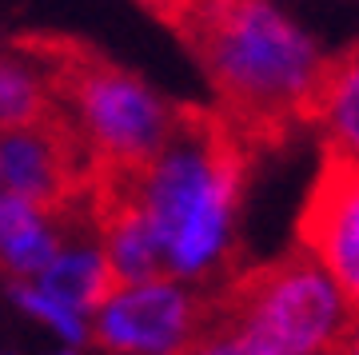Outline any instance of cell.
Returning a JSON list of instances; mask_svg holds the SVG:
<instances>
[{
  "label": "cell",
  "instance_id": "6da1fadb",
  "mask_svg": "<svg viewBox=\"0 0 359 355\" xmlns=\"http://www.w3.org/2000/svg\"><path fill=\"white\" fill-rule=\"evenodd\" d=\"M244 144L248 136L219 112H184L172 140L140 172L116 180L152 220L164 243V267L212 295L240 276Z\"/></svg>",
  "mask_w": 359,
  "mask_h": 355
},
{
  "label": "cell",
  "instance_id": "7a4b0ae2",
  "mask_svg": "<svg viewBox=\"0 0 359 355\" xmlns=\"http://www.w3.org/2000/svg\"><path fill=\"white\" fill-rule=\"evenodd\" d=\"M180 32L236 132L280 136L283 128L308 124L332 56L276 0H200Z\"/></svg>",
  "mask_w": 359,
  "mask_h": 355
},
{
  "label": "cell",
  "instance_id": "3957f363",
  "mask_svg": "<svg viewBox=\"0 0 359 355\" xmlns=\"http://www.w3.org/2000/svg\"><path fill=\"white\" fill-rule=\"evenodd\" d=\"M56 72H60L56 116L84 148L96 184L140 172L184 120L176 104L144 76L84 48H56Z\"/></svg>",
  "mask_w": 359,
  "mask_h": 355
},
{
  "label": "cell",
  "instance_id": "277c9868",
  "mask_svg": "<svg viewBox=\"0 0 359 355\" xmlns=\"http://www.w3.org/2000/svg\"><path fill=\"white\" fill-rule=\"evenodd\" d=\"M248 355H335L359 323L344 288L304 248L240 272L216 295Z\"/></svg>",
  "mask_w": 359,
  "mask_h": 355
},
{
  "label": "cell",
  "instance_id": "5b68a950",
  "mask_svg": "<svg viewBox=\"0 0 359 355\" xmlns=\"http://www.w3.org/2000/svg\"><path fill=\"white\" fill-rule=\"evenodd\" d=\"M216 316V295L160 272L116 283L92 312V343L108 355H184Z\"/></svg>",
  "mask_w": 359,
  "mask_h": 355
},
{
  "label": "cell",
  "instance_id": "8992f818",
  "mask_svg": "<svg viewBox=\"0 0 359 355\" xmlns=\"http://www.w3.org/2000/svg\"><path fill=\"white\" fill-rule=\"evenodd\" d=\"M0 172H4V192L65 212L84 203L96 188L88 156L60 116L32 128L0 132Z\"/></svg>",
  "mask_w": 359,
  "mask_h": 355
},
{
  "label": "cell",
  "instance_id": "52a82bcc",
  "mask_svg": "<svg viewBox=\"0 0 359 355\" xmlns=\"http://www.w3.org/2000/svg\"><path fill=\"white\" fill-rule=\"evenodd\" d=\"M299 248L359 312V164L323 152V168L299 216Z\"/></svg>",
  "mask_w": 359,
  "mask_h": 355
},
{
  "label": "cell",
  "instance_id": "ba28073f",
  "mask_svg": "<svg viewBox=\"0 0 359 355\" xmlns=\"http://www.w3.org/2000/svg\"><path fill=\"white\" fill-rule=\"evenodd\" d=\"M92 220H96V232H100L104 255L112 264L116 283L148 279V276L168 272L164 243L156 236L152 220L144 216V208L116 180H100L92 188Z\"/></svg>",
  "mask_w": 359,
  "mask_h": 355
},
{
  "label": "cell",
  "instance_id": "9c48e42d",
  "mask_svg": "<svg viewBox=\"0 0 359 355\" xmlns=\"http://www.w3.org/2000/svg\"><path fill=\"white\" fill-rule=\"evenodd\" d=\"M60 112L52 44H0V132L44 124Z\"/></svg>",
  "mask_w": 359,
  "mask_h": 355
},
{
  "label": "cell",
  "instance_id": "30bf717a",
  "mask_svg": "<svg viewBox=\"0 0 359 355\" xmlns=\"http://www.w3.org/2000/svg\"><path fill=\"white\" fill-rule=\"evenodd\" d=\"M68 224H72V208L65 212L0 192V272L13 283L36 279L52 264V255L60 252Z\"/></svg>",
  "mask_w": 359,
  "mask_h": 355
},
{
  "label": "cell",
  "instance_id": "8fae6325",
  "mask_svg": "<svg viewBox=\"0 0 359 355\" xmlns=\"http://www.w3.org/2000/svg\"><path fill=\"white\" fill-rule=\"evenodd\" d=\"M80 208L84 203L72 208V224H68L65 243H60V252L52 255V264L36 276V283L44 292L60 295L65 304L92 316L104 295L116 288V276H112L108 255H104L96 220H92V196H88V220H80Z\"/></svg>",
  "mask_w": 359,
  "mask_h": 355
},
{
  "label": "cell",
  "instance_id": "7c38bea8",
  "mask_svg": "<svg viewBox=\"0 0 359 355\" xmlns=\"http://www.w3.org/2000/svg\"><path fill=\"white\" fill-rule=\"evenodd\" d=\"M308 124L320 132L327 156L359 164V44L327 60Z\"/></svg>",
  "mask_w": 359,
  "mask_h": 355
},
{
  "label": "cell",
  "instance_id": "4fadbf2b",
  "mask_svg": "<svg viewBox=\"0 0 359 355\" xmlns=\"http://www.w3.org/2000/svg\"><path fill=\"white\" fill-rule=\"evenodd\" d=\"M13 304L25 312L28 319H36L40 328L56 335V343H68V347H84L92 340V316L80 312V307L65 304L60 295L44 292L36 279H25V283H13Z\"/></svg>",
  "mask_w": 359,
  "mask_h": 355
},
{
  "label": "cell",
  "instance_id": "5bb4252c",
  "mask_svg": "<svg viewBox=\"0 0 359 355\" xmlns=\"http://www.w3.org/2000/svg\"><path fill=\"white\" fill-rule=\"evenodd\" d=\"M184 355H248V351H244V343H240V335H236V328L216 312L212 323L204 328V335H200Z\"/></svg>",
  "mask_w": 359,
  "mask_h": 355
},
{
  "label": "cell",
  "instance_id": "9a60e30c",
  "mask_svg": "<svg viewBox=\"0 0 359 355\" xmlns=\"http://www.w3.org/2000/svg\"><path fill=\"white\" fill-rule=\"evenodd\" d=\"M140 4H148L156 16H164V20H172V25H184V20L196 13L200 0H140Z\"/></svg>",
  "mask_w": 359,
  "mask_h": 355
},
{
  "label": "cell",
  "instance_id": "2e32d148",
  "mask_svg": "<svg viewBox=\"0 0 359 355\" xmlns=\"http://www.w3.org/2000/svg\"><path fill=\"white\" fill-rule=\"evenodd\" d=\"M335 355H359V323H355V328H351V335H347V340H344V347H339V351H335Z\"/></svg>",
  "mask_w": 359,
  "mask_h": 355
},
{
  "label": "cell",
  "instance_id": "e0dca14e",
  "mask_svg": "<svg viewBox=\"0 0 359 355\" xmlns=\"http://www.w3.org/2000/svg\"><path fill=\"white\" fill-rule=\"evenodd\" d=\"M48 355H80V347H68V343H60L56 351H48Z\"/></svg>",
  "mask_w": 359,
  "mask_h": 355
},
{
  "label": "cell",
  "instance_id": "ac0fdd59",
  "mask_svg": "<svg viewBox=\"0 0 359 355\" xmlns=\"http://www.w3.org/2000/svg\"><path fill=\"white\" fill-rule=\"evenodd\" d=\"M0 192H4V172H0Z\"/></svg>",
  "mask_w": 359,
  "mask_h": 355
}]
</instances>
